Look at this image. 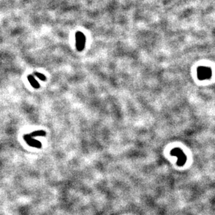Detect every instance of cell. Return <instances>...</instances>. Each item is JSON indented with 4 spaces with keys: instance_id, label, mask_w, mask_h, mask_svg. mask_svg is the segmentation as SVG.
Instances as JSON below:
<instances>
[{
    "instance_id": "6da1fadb",
    "label": "cell",
    "mask_w": 215,
    "mask_h": 215,
    "mask_svg": "<svg viewBox=\"0 0 215 215\" xmlns=\"http://www.w3.org/2000/svg\"><path fill=\"white\" fill-rule=\"evenodd\" d=\"M170 154L172 156H175L178 157V161H177L178 166H182L184 165L186 161V156L181 149L178 148H174L170 151Z\"/></svg>"
},
{
    "instance_id": "7a4b0ae2",
    "label": "cell",
    "mask_w": 215,
    "mask_h": 215,
    "mask_svg": "<svg viewBox=\"0 0 215 215\" xmlns=\"http://www.w3.org/2000/svg\"><path fill=\"white\" fill-rule=\"evenodd\" d=\"M197 76L200 80H208L212 76V70L207 66H199L197 70Z\"/></svg>"
},
{
    "instance_id": "3957f363",
    "label": "cell",
    "mask_w": 215,
    "mask_h": 215,
    "mask_svg": "<svg viewBox=\"0 0 215 215\" xmlns=\"http://www.w3.org/2000/svg\"><path fill=\"white\" fill-rule=\"evenodd\" d=\"M76 40V48L78 51H82L85 48V36L82 32H77L75 35Z\"/></svg>"
},
{
    "instance_id": "277c9868",
    "label": "cell",
    "mask_w": 215,
    "mask_h": 215,
    "mask_svg": "<svg viewBox=\"0 0 215 215\" xmlns=\"http://www.w3.org/2000/svg\"><path fill=\"white\" fill-rule=\"evenodd\" d=\"M24 140H25L27 144L30 145L31 147H34L36 148H41L42 144L41 142L34 139V137L31 136L30 134H25L24 136Z\"/></svg>"
},
{
    "instance_id": "5b68a950",
    "label": "cell",
    "mask_w": 215,
    "mask_h": 215,
    "mask_svg": "<svg viewBox=\"0 0 215 215\" xmlns=\"http://www.w3.org/2000/svg\"><path fill=\"white\" fill-rule=\"evenodd\" d=\"M27 79L28 80H29L30 85H31V87H33L34 89H39V88H40V85H39V83H38L37 80L34 78V75H29L27 76Z\"/></svg>"
},
{
    "instance_id": "8992f818",
    "label": "cell",
    "mask_w": 215,
    "mask_h": 215,
    "mask_svg": "<svg viewBox=\"0 0 215 215\" xmlns=\"http://www.w3.org/2000/svg\"><path fill=\"white\" fill-rule=\"evenodd\" d=\"M30 136H31L32 137H36V136H45L46 135V132L45 131L43 130H39V131H36L31 134H29Z\"/></svg>"
},
{
    "instance_id": "52a82bcc",
    "label": "cell",
    "mask_w": 215,
    "mask_h": 215,
    "mask_svg": "<svg viewBox=\"0 0 215 215\" xmlns=\"http://www.w3.org/2000/svg\"><path fill=\"white\" fill-rule=\"evenodd\" d=\"M34 75H35L37 78H39L41 80H42V81H45V80H46V77H45L43 74L40 73L39 72L34 73Z\"/></svg>"
}]
</instances>
